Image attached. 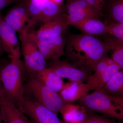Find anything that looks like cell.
Masks as SVG:
<instances>
[{"mask_svg": "<svg viewBox=\"0 0 123 123\" xmlns=\"http://www.w3.org/2000/svg\"><path fill=\"white\" fill-rule=\"evenodd\" d=\"M108 52L105 43L95 36L84 33L71 35L66 38L65 54L69 61L90 73Z\"/></svg>", "mask_w": 123, "mask_h": 123, "instance_id": "cell-1", "label": "cell"}, {"mask_svg": "<svg viewBox=\"0 0 123 123\" xmlns=\"http://www.w3.org/2000/svg\"><path fill=\"white\" fill-rule=\"evenodd\" d=\"M21 55V49L14 51L9 56L11 61L3 66L1 71L5 97L18 107L25 98L23 78L25 68Z\"/></svg>", "mask_w": 123, "mask_h": 123, "instance_id": "cell-2", "label": "cell"}, {"mask_svg": "<svg viewBox=\"0 0 123 123\" xmlns=\"http://www.w3.org/2000/svg\"><path fill=\"white\" fill-rule=\"evenodd\" d=\"M25 94L33 98V99H31L45 106L56 114L60 112L66 104L57 92L33 76H31L24 86V95Z\"/></svg>", "mask_w": 123, "mask_h": 123, "instance_id": "cell-3", "label": "cell"}, {"mask_svg": "<svg viewBox=\"0 0 123 123\" xmlns=\"http://www.w3.org/2000/svg\"><path fill=\"white\" fill-rule=\"evenodd\" d=\"M78 105L87 111L99 112L120 120H123V109L100 90L87 93L78 100Z\"/></svg>", "mask_w": 123, "mask_h": 123, "instance_id": "cell-4", "label": "cell"}, {"mask_svg": "<svg viewBox=\"0 0 123 123\" xmlns=\"http://www.w3.org/2000/svg\"><path fill=\"white\" fill-rule=\"evenodd\" d=\"M19 33L25 68L31 76H34L47 68L46 60L31 35L30 31H23Z\"/></svg>", "mask_w": 123, "mask_h": 123, "instance_id": "cell-5", "label": "cell"}, {"mask_svg": "<svg viewBox=\"0 0 123 123\" xmlns=\"http://www.w3.org/2000/svg\"><path fill=\"white\" fill-rule=\"evenodd\" d=\"M121 68L107 55L99 61L95 67L93 73L86 82L89 92L101 89Z\"/></svg>", "mask_w": 123, "mask_h": 123, "instance_id": "cell-6", "label": "cell"}, {"mask_svg": "<svg viewBox=\"0 0 123 123\" xmlns=\"http://www.w3.org/2000/svg\"><path fill=\"white\" fill-rule=\"evenodd\" d=\"M65 8L68 26L87 18H98L103 16L101 11L85 0H67Z\"/></svg>", "mask_w": 123, "mask_h": 123, "instance_id": "cell-7", "label": "cell"}, {"mask_svg": "<svg viewBox=\"0 0 123 123\" xmlns=\"http://www.w3.org/2000/svg\"><path fill=\"white\" fill-rule=\"evenodd\" d=\"M18 108L35 123H64L56 114L48 108L25 97Z\"/></svg>", "mask_w": 123, "mask_h": 123, "instance_id": "cell-8", "label": "cell"}, {"mask_svg": "<svg viewBox=\"0 0 123 123\" xmlns=\"http://www.w3.org/2000/svg\"><path fill=\"white\" fill-rule=\"evenodd\" d=\"M48 68L53 70L58 76L70 81L86 82L91 73L86 69L70 61L60 59L51 61Z\"/></svg>", "mask_w": 123, "mask_h": 123, "instance_id": "cell-9", "label": "cell"}, {"mask_svg": "<svg viewBox=\"0 0 123 123\" xmlns=\"http://www.w3.org/2000/svg\"><path fill=\"white\" fill-rule=\"evenodd\" d=\"M5 18L7 23L18 33L25 30L30 31L36 23L30 15L26 0L16 4L9 10Z\"/></svg>", "mask_w": 123, "mask_h": 123, "instance_id": "cell-10", "label": "cell"}, {"mask_svg": "<svg viewBox=\"0 0 123 123\" xmlns=\"http://www.w3.org/2000/svg\"><path fill=\"white\" fill-rule=\"evenodd\" d=\"M68 26L65 12L49 21L43 23L37 30L30 31L35 39L44 40L64 36Z\"/></svg>", "mask_w": 123, "mask_h": 123, "instance_id": "cell-11", "label": "cell"}, {"mask_svg": "<svg viewBox=\"0 0 123 123\" xmlns=\"http://www.w3.org/2000/svg\"><path fill=\"white\" fill-rule=\"evenodd\" d=\"M66 39L63 36L46 40L34 39L46 60L53 61L60 59L65 55Z\"/></svg>", "mask_w": 123, "mask_h": 123, "instance_id": "cell-12", "label": "cell"}, {"mask_svg": "<svg viewBox=\"0 0 123 123\" xmlns=\"http://www.w3.org/2000/svg\"><path fill=\"white\" fill-rule=\"evenodd\" d=\"M16 31L6 22L0 11V38L6 52L10 56L17 49L21 48Z\"/></svg>", "mask_w": 123, "mask_h": 123, "instance_id": "cell-13", "label": "cell"}, {"mask_svg": "<svg viewBox=\"0 0 123 123\" xmlns=\"http://www.w3.org/2000/svg\"><path fill=\"white\" fill-rule=\"evenodd\" d=\"M0 107L3 123H31L15 104L3 97L0 98Z\"/></svg>", "mask_w": 123, "mask_h": 123, "instance_id": "cell-14", "label": "cell"}, {"mask_svg": "<svg viewBox=\"0 0 123 123\" xmlns=\"http://www.w3.org/2000/svg\"><path fill=\"white\" fill-rule=\"evenodd\" d=\"M59 92L60 96L65 103H67L78 101L89 92L86 83L80 81H70L64 84Z\"/></svg>", "mask_w": 123, "mask_h": 123, "instance_id": "cell-15", "label": "cell"}, {"mask_svg": "<svg viewBox=\"0 0 123 123\" xmlns=\"http://www.w3.org/2000/svg\"><path fill=\"white\" fill-rule=\"evenodd\" d=\"M102 13L107 18V24L123 23V0H104Z\"/></svg>", "mask_w": 123, "mask_h": 123, "instance_id": "cell-16", "label": "cell"}, {"mask_svg": "<svg viewBox=\"0 0 123 123\" xmlns=\"http://www.w3.org/2000/svg\"><path fill=\"white\" fill-rule=\"evenodd\" d=\"M88 35H103L107 33V25L98 18H90L76 23L72 25Z\"/></svg>", "mask_w": 123, "mask_h": 123, "instance_id": "cell-17", "label": "cell"}, {"mask_svg": "<svg viewBox=\"0 0 123 123\" xmlns=\"http://www.w3.org/2000/svg\"><path fill=\"white\" fill-rule=\"evenodd\" d=\"M86 110L79 105L72 103L65 104L60 113L64 123H78L86 119L87 115Z\"/></svg>", "mask_w": 123, "mask_h": 123, "instance_id": "cell-18", "label": "cell"}, {"mask_svg": "<svg viewBox=\"0 0 123 123\" xmlns=\"http://www.w3.org/2000/svg\"><path fill=\"white\" fill-rule=\"evenodd\" d=\"M104 35L103 41L111 52L110 57L123 70V42L108 33Z\"/></svg>", "mask_w": 123, "mask_h": 123, "instance_id": "cell-19", "label": "cell"}, {"mask_svg": "<svg viewBox=\"0 0 123 123\" xmlns=\"http://www.w3.org/2000/svg\"><path fill=\"white\" fill-rule=\"evenodd\" d=\"M33 76L56 92H59L64 84L62 78L58 76L52 69L48 67Z\"/></svg>", "mask_w": 123, "mask_h": 123, "instance_id": "cell-20", "label": "cell"}, {"mask_svg": "<svg viewBox=\"0 0 123 123\" xmlns=\"http://www.w3.org/2000/svg\"><path fill=\"white\" fill-rule=\"evenodd\" d=\"M65 12L62 5L56 4L50 0H43L39 21L45 23L55 19Z\"/></svg>", "mask_w": 123, "mask_h": 123, "instance_id": "cell-21", "label": "cell"}, {"mask_svg": "<svg viewBox=\"0 0 123 123\" xmlns=\"http://www.w3.org/2000/svg\"><path fill=\"white\" fill-rule=\"evenodd\" d=\"M99 90L110 96L123 97V70L117 73Z\"/></svg>", "mask_w": 123, "mask_h": 123, "instance_id": "cell-22", "label": "cell"}, {"mask_svg": "<svg viewBox=\"0 0 123 123\" xmlns=\"http://www.w3.org/2000/svg\"><path fill=\"white\" fill-rule=\"evenodd\" d=\"M43 1V0H26L31 17L36 23L39 21Z\"/></svg>", "mask_w": 123, "mask_h": 123, "instance_id": "cell-23", "label": "cell"}, {"mask_svg": "<svg viewBox=\"0 0 123 123\" xmlns=\"http://www.w3.org/2000/svg\"><path fill=\"white\" fill-rule=\"evenodd\" d=\"M106 25L107 33L123 42V23H111Z\"/></svg>", "mask_w": 123, "mask_h": 123, "instance_id": "cell-24", "label": "cell"}, {"mask_svg": "<svg viewBox=\"0 0 123 123\" xmlns=\"http://www.w3.org/2000/svg\"><path fill=\"white\" fill-rule=\"evenodd\" d=\"M85 123H116L114 120L98 115H88L84 121Z\"/></svg>", "mask_w": 123, "mask_h": 123, "instance_id": "cell-25", "label": "cell"}, {"mask_svg": "<svg viewBox=\"0 0 123 123\" xmlns=\"http://www.w3.org/2000/svg\"><path fill=\"white\" fill-rule=\"evenodd\" d=\"M24 0H0V11L13 4H17Z\"/></svg>", "mask_w": 123, "mask_h": 123, "instance_id": "cell-26", "label": "cell"}, {"mask_svg": "<svg viewBox=\"0 0 123 123\" xmlns=\"http://www.w3.org/2000/svg\"><path fill=\"white\" fill-rule=\"evenodd\" d=\"M86 1L93 6L97 8L102 13L103 7L104 2L102 0H85Z\"/></svg>", "mask_w": 123, "mask_h": 123, "instance_id": "cell-27", "label": "cell"}, {"mask_svg": "<svg viewBox=\"0 0 123 123\" xmlns=\"http://www.w3.org/2000/svg\"><path fill=\"white\" fill-rule=\"evenodd\" d=\"M108 95L117 105L123 109V97Z\"/></svg>", "mask_w": 123, "mask_h": 123, "instance_id": "cell-28", "label": "cell"}, {"mask_svg": "<svg viewBox=\"0 0 123 123\" xmlns=\"http://www.w3.org/2000/svg\"><path fill=\"white\" fill-rule=\"evenodd\" d=\"M3 66L0 64V98L5 96L4 91L1 78V71Z\"/></svg>", "mask_w": 123, "mask_h": 123, "instance_id": "cell-29", "label": "cell"}, {"mask_svg": "<svg viewBox=\"0 0 123 123\" xmlns=\"http://www.w3.org/2000/svg\"><path fill=\"white\" fill-rule=\"evenodd\" d=\"M5 51L4 48L2 44V41L0 38V55H2Z\"/></svg>", "mask_w": 123, "mask_h": 123, "instance_id": "cell-30", "label": "cell"}, {"mask_svg": "<svg viewBox=\"0 0 123 123\" xmlns=\"http://www.w3.org/2000/svg\"><path fill=\"white\" fill-rule=\"evenodd\" d=\"M57 4L62 5L63 0H50Z\"/></svg>", "mask_w": 123, "mask_h": 123, "instance_id": "cell-31", "label": "cell"}, {"mask_svg": "<svg viewBox=\"0 0 123 123\" xmlns=\"http://www.w3.org/2000/svg\"><path fill=\"white\" fill-rule=\"evenodd\" d=\"M0 123H2V116H1L0 107Z\"/></svg>", "mask_w": 123, "mask_h": 123, "instance_id": "cell-32", "label": "cell"}, {"mask_svg": "<svg viewBox=\"0 0 123 123\" xmlns=\"http://www.w3.org/2000/svg\"><path fill=\"white\" fill-rule=\"evenodd\" d=\"M85 123V122H84V121H82V122H80V123Z\"/></svg>", "mask_w": 123, "mask_h": 123, "instance_id": "cell-33", "label": "cell"}, {"mask_svg": "<svg viewBox=\"0 0 123 123\" xmlns=\"http://www.w3.org/2000/svg\"><path fill=\"white\" fill-rule=\"evenodd\" d=\"M102 0L103 1V2H104V0Z\"/></svg>", "mask_w": 123, "mask_h": 123, "instance_id": "cell-34", "label": "cell"}, {"mask_svg": "<svg viewBox=\"0 0 123 123\" xmlns=\"http://www.w3.org/2000/svg\"></svg>", "mask_w": 123, "mask_h": 123, "instance_id": "cell-35", "label": "cell"}]
</instances>
